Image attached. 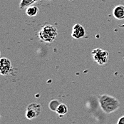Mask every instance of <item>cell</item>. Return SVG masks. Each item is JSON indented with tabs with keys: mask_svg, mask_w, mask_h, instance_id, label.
Masks as SVG:
<instances>
[{
	"mask_svg": "<svg viewBox=\"0 0 124 124\" xmlns=\"http://www.w3.org/2000/svg\"><path fill=\"white\" fill-rule=\"evenodd\" d=\"M101 108L105 113L110 114L116 111L121 106V103L116 98L107 94H102L99 96Z\"/></svg>",
	"mask_w": 124,
	"mask_h": 124,
	"instance_id": "obj_1",
	"label": "cell"
},
{
	"mask_svg": "<svg viewBox=\"0 0 124 124\" xmlns=\"http://www.w3.org/2000/svg\"><path fill=\"white\" fill-rule=\"evenodd\" d=\"M58 31L56 28L51 24L44 25L38 33V37L41 41L45 43H52L57 37Z\"/></svg>",
	"mask_w": 124,
	"mask_h": 124,
	"instance_id": "obj_2",
	"label": "cell"
},
{
	"mask_svg": "<svg viewBox=\"0 0 124 124\" xmlns=\"http://www.w3.org/2000/svg\"><path fill=\"white\" fill-rule=\"evenodd\" d=\"M91 55L93 61L100 66H104L108 62L109 53L106 50L101 48L95 49L92 51Z\"/></svg>",
	"mask_w": 124,
	"mask_h": 124,
	"instance_id": "obj_3",
	"label": "cell"
},
{
	"mask_svg": "<svg viewBox=\"0 0 124 124\" xmlns=\"http://www.w3.org/2000/svg\"><path fill=\"white\" fill-rule=\"evenodd\" d=\"M42 111V106L37 103H31L29 104L26 108L25 116L28 120H33L39 116Z\"/></svg>",
	"mask_w": 124,
	"mask_h": 124,
	"instance_id": "obj_4",
	"label": "cell"
},
{
	"mask_svg": "<svg viewBox=\"0 0 124 124\" xmlns=\"http://www.w3.org/2000/svg\"><path fill=\"white\" fill-rule=\"evenodd\" d=\"M13 71V66L12 62L5 57L0 59V75L8 76Z\"/></svg>",
	"mask_w": 124,
	"mask_h": 124,
	"instance_id": "obj_5",
	"label": "cell"
},
{
	"mask_svg": "<svg viewBox=\"0 0 124 124\" xmlns=\"http://www.w3.org/2000/svg\"><path fill=\"white\" fill-rule=\"evenodd\" d=\"M86 36V30L82 25L76 24L74 25L71 31V37L75 39H79Z\"/></svg>",
	"mask_w": 124,
	"mask_h": 124,
	"instance_id": "obj_6",
	"label": "cell"
},
{
	"mask_svg": "<svg viewBox=\"0 0 124 124\" xmlns=\"http://www.w3.org/2000/svg\"><path fill=\"white\" fill-rule=\"evenodd\" d=\"M113 15L116 19H124V5L119 4L116 6L113 10Z\"/></svg>",
	"mask_w": 124,
	"mask_h": 124,
	"instance_id": "obj_7",
	"label": "cell"
},
{
	"mask_svg": "<svg viewBox=\"0 0 124 124\" xmlns=\"http://www.w3.org/2000/svg\"><path fill=\"white\" fill-rule=\"evenodd\" d=\"M39 9L37 6H29L26 8V14L28 16L30 17H34L37 16V14H39Z\"/></svg>",
	"mask_w": 124,
	"mask_h": 124,
	"instance_id": "obj_8",
	"label": "cell"
},
{
	"mask_svg": "<svg viewBox=\"0 0 124 124\" xmlns=\"http://www.w3.org/2000/svg\"><path fill=\"white\" fill-rule=\"evenodd\" d=\"M39 1H40V0H21L19 7L20 9L27 8L28 7L31 6L33 4L39 2Z\"/></svg>",
	"mask_w": 124,
	"mask_h": 124,
	"instance_id": "obj_9",
	"label": "cell"
},
{
	"mask_svg": "<svg viewBox=\"0 0 124 124\" xmlns=\"http://www.w3.org/2000/svg\"><path fill=\"white\" fill-rule=\"evenodd\" d=\"M68 111H69V109H68L67 106L66 104H64V103H61V104L57 108L56 113L59 116H64L68 113Z\"/></svg>",
	"mask_w": 124,
	"mask_h": 124,
	"instance_id": "obj_10",
	"label": "cell"
},
{
	"mask_svg": "<svg viewBox=\"0 0 124 124\" xmlns=\"http://www.w3.org/2000/svg\"><path fill=\"white\" fill-rule=\"evenodd\" d=\"M61 104V102L57 99L51 100L49 103V108L51 111L56 112L57 108Z\"/></svg>",
	"mask_w": 124,
	"mask_h": 124,
	"instance_id": "obj_11",
	"label": "cell"
},
{
	"mask_svg": "<svg viewBox=\"0 0 124 124\" xmlns=\"http://www.w3.org/2000/svg\"><path fill=\"white\" fill-rule=\"evenodd\" d=\"M117 124H124V116H121V117L118 120Z\"/></svg>",
	"mask_w": 124,
	"mask_h": 124,
	"instance_id": "obj_12",
	"label": "cell"
},
{
	"mask_svg": "<svg viewBox=\"0 0 124 124\" xmlns=\"http://www.w3.org/2000/svg\"><path fill=\"white\" fill-rule=\"evenodd\" d=\"M1 115L0 114V121H1Z\"/></svg>",
	"mask_w": 124,
	"mask_h": 124,
	"instance_id": "obj_13",
	"label": "cell"
},
{
	"mask_svg": "<svg viewBox=\"0 0 124 124\" xmlns=\"http://www.w3.org/2000/svg\"><path fill=\"white\" fill-rule=\"evenodd\" d=\"M0 56H1V51H0Z\"/></svg>",
	"mask_w": 124,
	"mask_h": 124,
	"instance_id": "obj_14",
	"label": "cell"
},
{
	"mask_svg": "<svg viewBox=\"0 0 124 124\" xmlns=\"http://www.w3.org/2000/svg\"><path fill=\"white\" fill-rule=\"evenodd\" d=\"M0 101H1V99H0Z\"/></svg>",
	"mask_w": 124,
	"mask_h": 124,
	"instance_id": "obj_15",
	"label": "cell"
},
{
	"mask_svg": "<svg viewBox=\"0 0 124 124\" xmlns=\"http://www.w3.org/2000/svg\"><path fill=\"white\" fill-rule=\"evenodd\" d=\"M49 1H50V0H49Z\"/></svg>",
	"mask_w": 124,
	"mask_h": 124,
	"instance_id": "obj_16",
	"label": "cell"
}]
</instances>
